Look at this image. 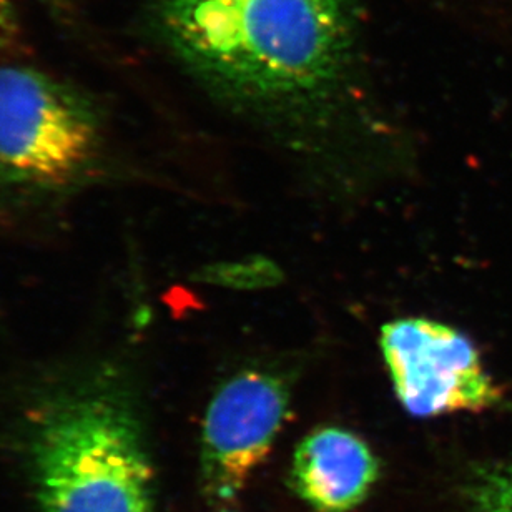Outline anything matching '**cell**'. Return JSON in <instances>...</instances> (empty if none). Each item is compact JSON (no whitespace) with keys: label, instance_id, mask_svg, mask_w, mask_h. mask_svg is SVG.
Segmentation results:
<instances>
[{"label":"cell","instance_id":"ba28073f","mask_svg":"<svg viewBox=\"0 0 512 512\" xmlns=\"http://www.w3.org/2000/svg\"><path fill=\"white\" fill-rule=\"evenodd\" d=\"M281 275L280 268L263 256L247 258L240 261H225L217 265L207 266L200 275V280L212 285L227 286L235 290H260L268 286L278 285Z\"/></svg>","mask_w":512,"mask_h":512},{"label":"cell","instance_id":"9c48e42d","mask_svg":"<svg viewBox=\"0 0 512 512\" xmlns=\"http://www.w3.org/2000/svg\"><path fill=\"white\" fill-rule=\"evenodd\" d=\"M473 512H512V463L478 469L468 484Z\"/></svg>","mask_w":512,"mask_h":512},{"label":"cell","instance_id":"30bf717a","mask_svg":"<svg viewBox=\"0 0 512 512\" xmlns=\"http://www.w3.org/2000/svg\"><path fill=\"white\" fill-rule=\"evenodd\" d=\"M17 34V14L10 0H0V42Z\"/></svg>","mask_w":512,"mask_h":512},{"label":"cell","instance_id":"277c9868","mask_svg":"<svg viewBox=\"0 0 512 512\" xmlns=\"http://www.w3.org/2000/svg\"><path fill=\"white\" fill-rule=\"evenodd\" d=\"M380 345L394 393L416 418L478 413L499 401L473 341L451 326L426 318L391 321Z\"/></svg>","mask_w":512,"mask_h":512},{"label":"cell","instance_id":"6da1fadb","mask_svg":"<svg viewBox=\"0 0 512 512\" xmlns=\"http://www.w3.org/2000/svg\"><path fill=\"white\" fill-rule=\"evenodd\" d=\"M373 0H153L158 39L218 99L321 119L360 102Z\"/></svg>","mask_w":512,"mask_h":512},{"label":"cell","instance_id":"7a4b0ae2","mask_svg":"<svg viewBox=\"0 0 512 512\" xmlns=\"http://www.w3.org/2000/svg\"><path fill=\"white\" fill-rule=\"evenodd\" d=\"M25 458L39 512H155L142 418L115 376L47 391L29 413Z\"/></svg>","mask_w":512,"mask_h":512},{"label":"cell","instance_id":"7c38bea8","mask_svg":"<svg viewBox=\"0 0 512 512\" xmlns=\"http://www.w3.org/2000/svg\"><path fill=\"white\" fill-rule=\"evenodd\" d=\"M218 512H235V511H230V509H228V508H223L222 511H218Z\"/></svg>","mask_w":512,"mask_h":512},{"label":"cell","instance_id":"52a82bcc","mask_svg":"<svg viewBox=\"0 0 512 512\" xmlns=\"http://www.w3.org/2000/svg\"><path fill=\"white\" fill-rule=\"evenodd\" d=\"M449 4L476 34L512 50V0H449Z\"/></svg>","mask_w":512,"mask_h":512},{"label":"cell","instance_id":"8fae6325","mask_svg":"<svg viewBox=\"0 0 512 512\" xmlns=\"http://www.w3.org/2000/svg\"><path fill=\"white\" fill-rule=\"evenodd\" d=\"M49 9L54 10L55 14H62L67 9V0H42Z\"/></svg>","mask_w":512,"mask_h":512},{"label":"cell","instance_id":"5b68a950","mask_svg":"<svg viewBox=\"0 0 512 512\" xmlns=\"http://www.w3.org/2000/svg\"><path fill=\"white\" fill-rule=\"evenodd\" d=\"M290 411L283 380L261 371H243L218 389L208 404L202 429L205 496L230 504L268 458Z\"/></svg>","mask_w":512,"mask_h":512},{"label":"cell","instance_id":"3957f363","mask_svg":"<svg viewBox=\"0 0 512 512\" xmlns=\"http://www.w3.org/2000/svg\"><path fill=\"white\" fill-rule=\"evenodd\" d=\"M99 109L80 90L24 67H0V187L59 192L99 162Z\"/></svg>","mask_w":512,"mask_h":512},{"label":"cell","instance_id":"8992f818","mask_svg":"<svg viewBox=\"0 0 512 512\" xmlns=\"http://www.w3.org/2000/svg\"><path fill=\"white\" fill-rule=\"evenodd\" d=\"M291 486L316 512H348L358 508L380 478V463L355 433L321 428L296 448Z\"/></svg>","mask_w":512,"mask_h":512}]
</instances>
